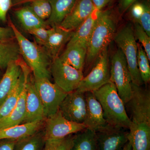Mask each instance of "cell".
I'll list each match as a JSON object with an SVG mask.
<instances>
[{
  "instance_id": "obj_31",
  "label": "cell",
  "mask_w": 150,
  "mask_h": 150,
  "mask_svg": "<svg viewBox=\"0 0 150 150\" xmlns=\"http://www.w3.org/2000/svg\"><path fill=\"white\" fill-rule=\"evenodd\" d=\"M51 31V27H39L31 30L28 33L34 36L35 42L40 46H44L48 40Z\"/></svg>"
},
{
  "instance_id": "obj_39",
  "label": "cell",
  "mask_w": 150,
  "mask_h": 150,
  "mask_svg": "<svg viewBox=\"0 0 150 150\" xmlns=\"http://www.w3.org/2000/svg\"><path fill=\"white\" fill-rule=\"evenodd\" d=\"M113 0H92L95 8L99 11L103 10Z\"/></svg>"
},
{
  "instance_id": "obj_16",
  "label": "cell",
  "mask_w": 150,
  "mask_h": 150,
  "mask_svg": "<svg viewBox=\"0 0 150 150\" xmlns=\"http://www.w3.org/2000/svg\"><path fill=\"white\" fill-rule=\"evenodd\" d=\"M74 31L67 30L60 25L51 27L48 40L42 47L52 61L59 56L62 48L72 37Z\"/></svg>"
},
{
  "instance_id": "obj_20",
  "label": "cell",
  "mask_w": 150,
  "mask_h": 150,
  "mask_svg": "<svg viewBox=\"0 0 150 150\" xmlns=\"http://www.w3.org/2000/svg\"><path fill=\"white\" fill-rule=\"evenodd\" d=\"M100 11L95 9L76 28L67 44L78 43L87 46L89 40L98 19Z\"/></svg>"
},
{
  "instance_id": "obj_12",
  "label": "cell",
  "mask_w": 150,
  "mask_h": 150,
  "mask_svg": "<svg viewBox=\"0 0 150 150\" xmlns=\"http://www.w3.org/2000/svg\"><path fill=\"white\" fill-rule=\"evenodd\" d=\"M110 126L96 132L99 150H123L129 142V131Z\"/></svg>"
},
{
  "instance_id": "obj_18",
  "label": "cell",
  "mask_w": 150,
  "mask_h": 150,
  "mask_svg": "<svg viewBox=\"0 0 150 150\" xmlns=\"http://www.w3.org/2000/svg\"><path fill=\"white\" fill-rule=\"evenodd\" d=\"M23 73L15 87L5 100L0 105V120L5 118L13 110L17 104L28 78L31 74V70L23 60H21Z\"/></svg>"
},
{
  "instance_id": "obj_10",
  "label": "cell",
  "mask_w": 150,
  "mask_h": 150,
  "mask_svg": "<svg viewBox=\"0 0 150 150\" xmlns=\"http://www.w3.org/2000/svg\"><path fill=\"white\" fill-rule=\"evenodd\" d=\"M86 129L83 123H75L65 118L59 110L46 118L43 130L45 139H62Z\"/></svg>"
},
{
  "instance_id": "obj_4",
  "label": "cell",
  "mask_w": 150,
  "mask_h": 150,
  "mask_svg": "<svg viewBox=\"0 0 150 150\" xmlns=\"http://www.w3.org/2000/svg\"><path fill=\"white\" fill-rule=\"evenodd\" d=\"M116 28V23L111 12L109 10L100 11L88 43L85 64L88 69L94 65L100 54L108 47L115 35Z\"/></svg>"
},
{
  "instance_id": "obj_8",
  "label": "cell",
  "mask_w": 150,
  "mask_h": 150,
  "mask_svg": "<svg viewBox=\"0 0 150 150\" xmlns=\"http://www.w3.org/2000/svg\"><path fill=\"white\" fill-rule=\"evenodd\" d=\"M50 72L54 83L67 93L76 90L84 76L83 71L65 63L59 56L52 60Z\"/></svg>"
},
{
  "instance_id": "obj_38",
  "label": "cell",
  "mask_w": 150,
  "mask_h": 150,
  "mask_svg": "<svg viewBox=\"0 0 150 150\" xmlns=\"http://www.w3.org/2000/svg\"><path fill=\"white\" fill-rule=\"evenodd\" d=\"M16 141L11 139L0 140V150H13Z\"/></svg>"
},
{
  "instance_id": "obj_37",
  "label": "cell",
  "mask_w": 150,
  "mask_h": 150,
  "mask_svg": "<svg viewBox=\"0 0 150 150\" xmlns=\"http://www.w3.org/2000/svg\"><path fill=\"white\" fill-rule=\"evenodd\" d=\"M138 0H118V9L119 13H124Z\"/></svg>"
},
{
  "instance_id": "obj_3",
  "label": "cell",
  "mask_w": 150,
  "mask_h": 150,
  "mask_svg": "<svg viewBox=\"0 0 150 150\" xmlns=\"http://www.w3.org/2000/svg\"><path fill=\"white\" fill-rule=\"evenodd\" d=\"M93 92L101 105L107 123L114 127L129 130L131 121L125 103L118 95L114 84L110 81Z\"/></svg>"
},
{
  "instance_id": "obj_1",
  "label": "cell",
  "mask_w": 150,
  "mask_h": 150,
  "mask_svg": "<svg viewBox=\"0 0 150 150\" xmlns=\"http://www.w3.org/2000/svg\"><path fill=\"white\" fill-rule=\"evenodd\" d=\"M128 104L131 114L129 141L133 150H150V91L132 83Z\"/></svg>"
},
{
  "instance_id": "obj_42",
  "label": "cell",
  "mask_w": 150,
  "mask_h": 150,
  "mask_svg": "<svg viewBox=\"0 0 150 150\" xmlns=\"http://www.w3.org/2000/svg\"><path fill=\"white\" fill-rule=\"evenodd\" d=\"M1 69H0V80H1V79L3 75L2 74L1 71Z\"/></svg>"
},
{
  "instance_id": "obj_19",
  "label": "cell",
  "mask_w": 150,
  "mask_h": 150,
  "mask_svg": "<svg viewBox=\"0 0 150 150\" xmlns=\"http://www.w3.org/2000/svg\"><path fill=\"white\" fill-rule=\"evenodd\" d=\"M44 121L45 120L22 123L0 129V140H18L32 135L43 129Z\"/></svg>"
},
{
  "instance_id": "obj_25",
  "label": "cell",
  "mask_w": 150,
  "mask_h": 150,
  "mask_svg": "<svg viewBox=\"0 0 150 150\" xmlns=\"http://www.w3.org/2000/svg\"><path fill=\"white\" fill-rule=\"evenodd\" d=\"M71 150H99L96 132L86 129L75 134Z\"/></svg>"
},
{
  "instance_id": "obj_35",
  "label": "cell",
  "mask_w": 150,
  "mask_h": 150,
  "mask_svg": "<svg viewBox=\"0 0 150 150\" xmlns=\"http://www.w3.org/2000/svg\"><path fill=\"white\" fill-rule=\"evenodd\" d=\"M40 8L45 15L46 19L50 17L52 11V8L49 0H36Z\"/></svg>"
},
{
  "instance_id": "obj_7",
  "label": "cell",
  "mask_w": 150,
  "mask_h": 150,
  "mask_svg": "<svg viewBox=\"0 0 150 150\" xmlns=\"http://www.w3.org/2000/svg\"><path fill=\"white\" fill-rule=\"evenodd\" d=\"M110 81L114 84L118 95L126 104L131 99L132 81L126 60L118 48L110 61Z\"/></svg>"
},
{
  "instance_id": "obj_22",
  "label": "cell",
  "mask_w": 150,
  "mask_h": 150,
  "mask_svg": "<svg viewBox=\"0 0 150 150\" xmlns=\"http://www.w3.org/2000/svg\"><path fill=\"white\" fill-rule=\"evenodd\" d=\"M14 13L21 27L26 32L37 28L51 27L47 21L43 20L37 16L28 5L18 9Z\"/></svg>"
},
{
  "instance_id": "obj_2",
  "label": "cell",
  "mask_w": 150,
  "mask_h": 150,
  "mask_svg": "<svg viewBox=\"0 0 150 150\" xmlns=\"http://www.w3.org/2000/svg\"><path fill=\"white\" fill-rule=\"evenodd\" d=\"M18 43L21 56L29 67L35 78H46L50 79L51 60L42 46L30 41L23 35L11 20L9 22Z\"/></svg>"
},
{
  "instance_id": "obj_36",
  "label": "cell",
  "mask_w": 150,
  "mask_h": 150,
  "mask_svg": "<svg viewBox=\"0 0 150 150\" xmlns=\"http://www.w3.org/2000/svg\"><path fill=\"white\" fill-rule=\"evenodd\" d=\"M29 2L30 4L28 6H29L33 12L40 18L42 19L43 20L46 21V16L37 1L36 0H32Z\"/></svg>"
},
{
  "instance_id": "obj_21",
  "label": "cell",
  "mask_w": 150,
  "mask_h": 150,
  "mask_svg": "<svg viewBox=\"0 0 150 150\" xmlns=\"http://www.w3.org/2000/svg\"><path fill=\"white\" fill-rule=\"evenodd\" d=\"M87 46L78 43L67 44V48L59 58L62 61L78 70L83 71Z\"/></svg>"
},
{
  "instance_id": "obj_26",
  "label": "cell",
  "mask_w": 150,
  "mask_h": 150,
  "mask_svg": "<svg viewBox=\"0 0 150 150\" xmlns=\"http://www.w3.org/2000/svg\"><path fill=\"white\" fill-rule=\"evenodd\" d=\"M21 58L18 43L16 39L7 42L0 41V69L5 70L8 65L13 61Z\"/></svg>"
},
{
  "instance_id": "obj_33",
  "label": "cell",
  "mask_w": 150,
  "mask_h": 150,
  "mask_svg": "<svg viewBox=\"0 0 150 150\" xmlns=\"http://www.w3.org/2000/svg\"><path fill=\"white\" fill-rule=\"evenodd\" d=\"M12 6V0H0V24L7 21L8 13Z\"/></svg>"
},
{
  "instance_id": "obj_14",
  "label": "cell",
  "mask_w": 150,
  "mask_h": 150,
  "mask_svg": "<svg viewBox=\"0 0 150 150\" xmlns=\"http://www.w3.org/2000/svg\"><path fill=\"white\" fill-rule=\"evenodd\" d=\"M25 88V114L22 123L45 120L46 117L43 104L34 85L33 76L32 77L30 74L28 79Z\"/></svg>"
},
{
  "instance_id": "obj_6",
  "label": "cell",
  "mask_w": 150,
  "mask_h": 150,
  "mask_svg": "<svg viewBox=\"0 0 150 150\" xmlns=\"http://www.w3.org/2000/svg\"><path fill=\"white\" fill-rule=\"evenodd\" d=\"M110 81V62L108 47L100 54L93 67L84 76L76 90L93 92Z\"/></svg>"
},
{
  "instance_id": "obj_28",
  "label": "cell",
  "mask_w": 150,
  "mask_h": 150,
  "mask_svg": "<svg viewBox=\"0 0 150 150\" xmlns=\"http://www.w3.org/2000/svg\"><path fill=\"white\" fill-rule=\"evenodd\" d=\"M137 64L139 71L144 83L148 84L150 81L149 60L139 43H137Z\"/></svg>"
},
{
  "instance_id": "obj_24",
  "label": "cell",
  "mask_w": 150,
  "mask_h": 150,
  "mask_svg": "<svg viewBox=\"0 0 150 150\" xmlns=\"http://www.w3.org/2000/svg\"><path fill=\"white\" fill-rule=\"evenodd\" d=\"M27 80L25 84L16 105L13 110L8 116L0 120V129H5L11 126L19 125L22 123L23 122L25 114V86Z\"/></svg>"
},
{
  "instance_id": "obj_34",
  "label": "cell",
  "mask_w": 150,
  "mask_h": 150,
  "mask_svg": "<svg viewBox=\"0 0 150 150\" xmlns=\"http://www.w3.org/2000/svg\"><path fill=\"white\" fill-rule=\"evenodd\" d=\"M15 39L14 33L11 26H0V41L7 42Z\"/></svg>"
},
{
  "instance_id": "obj_40",
  "label": "cell",
  "mask_w": 150,
  "mask_h": 150,
  "mask_svg": "<svg viewBox=\"0 0 150 150\" xmlns=\"http://www.w3.org/2000/svg\"><path fill=\"white\" fill-rule=\"evenodd\" d=\"M32 0H12L13 6L21 4L26 2H29Z\"/></svg>"
},
{
  "instance_id": "obj_27",
  "label": "cell",
  "mask_w": 150,
  "mask_h": 150,
  "mask_svg": "<svg viewBox=\"0 0 150 150\" xmlns=\"http://www.w3.org/2000/svg\"><path fill=\"white\" fill-rule=\"evenodd\" d=\"M45 141L43 129L32 135L16 140L13 150H43Z\"/></svg>"
},
{
  "instance_id": "obj_30",
  "label": "cell",
  "mask_w": 150,
  "mask_h": 150,
  "mask_svg": "<svg viewBox=\"0 0 150 150\" xmlns=\"http://www.w3.org/2000/svg\"><path fill=\"white\" fill-rule=\"evenodd\" d=\"M134 33L141 43L143 49L150 60V36L138 23H134Z\"/></svg>"
},
{
  "instance_id": "obj_15",
  "label": "cell",
  "mask_w": 150,
  "mask_h": 150,
  "mask_svg": "<svg viewBox=\"0 0 150 150\" xmlns=\"http://www.w3.org/2000/svg\"><path fill=\"white\" fill-rule=\"evenodd\" d=\"M95 9L92 0H76L71 12L60 26L67 30L74 31Z\"/></svg>"
},
{
  "instance_id": "obj_23",
  "label": "cell",
  "mask_w": 150,
  "mask_h": 150,
  "mask_svg": "<svg viewBox=\"0 0 150 150\" xmlns=\"http://www.w3.org/2000/svg\"><path fill=\"white\" fill-rule=\"evenodd\" d=\"M52 11L47 21L50 27L60 25L71 12L76 0H49Z\"/></svg>"
},
{
  "instance_id": "obj_41",
  "label": "cell",
  "mask_w": 150,
  "mask_h": 150,
  "mask_svg": "<svg viewBox=\"0 0 150 150\" xmlns=\"http://www.w3.org/2000/svg\"><path fill=\"white\" fill-rule=\"evenodd\" d=\"M123 150H133L131 143L129 141L126 144Z\"/></svg>"
},
{
  "instance_id": "obj_5",
  "label": "cell",
  "mask_w": 150,
  "mask_h": 150,
  "mask_svg": "<svg viewBox=\"0 0 150 150\" xmlns=\"http://www.w3.org/2000/svg\"><path fill=\"white\" fill-rule=\"evenodd\" d=\"M113 39L124 55L132 83L142 86L144 83L137 64V43L133 28L130 25L124 26L115 33Z\"/></svg>"
},
{
  "instance_id": "obj_11",
  "label": "cell",
  "mask_w": 150,
  "mask_h": 150,
  "mask_svg": "<svg viewBox=\"0 0 150 150\" xmlns=\"http://www.w3.org/2000/svg\"><path fill=\"white\" fill-rule=\"evenodd\" d=\"M59 110L67 120L83 123L86 111L85 93L76 90L67 93L61 103Z\"/></svg>"
},
{
  "instance_id": "obj_13",
  "label": "cell",
  "mask_w": 150,
  "mask_h": 150,
  "mask_svg": "<svg viewBox=\"0 0 150 150\" xmlns=\"http://www.w3.org/2000/svg\"><path fill=\"white\" fill-rule=\"evenodd\" d=\"M85 94L86 111L83 124L85 125L86 129L96 132L107 129L110 125L105 118L101 105L93 93L87 92L85 93Z\"/></svg>"
},
{
  "instance_id": "obj_9",
  "label": "cell",
  "mask_w": 150,
  "mask_h": 150,
  "mask_svg": "<svg viewBox=\"0 0 150 150\" xmlns=\"http://www.w3.org/2000/svg\"><path fill=\"white\" fill-rule=\"evenodd\" d=\"M34 78L36 91L43 104L46 118L56 113L67 93L46 78Z\"/></svg>"
},
{
  "instance_id": "obj_17",
  "label": "cell",
  "mask_w": 150,
  "mask_h": 150,
  "mask_svg": "<svg viewBox=\"0 0 150 150\" xmlns=\"http://www.w3.org/2000/svg\"><path fill=\"white\" fill-rule=\"evenodd\" d=\"M21 60L9 63L0 80V105L13 90L22 74Z\"/></svg>"
},
{
  "instance_id": "obj_29",
  "label": "cell",
  "mask_w": 150,
  "mask_h": 150,
  "mask_svg": "<svg viewBox=\"0 0 150 150\" xmlns=\"http://www.w3.org/2000/svg\"><path fill=\"white\" fill-rule=\"evenodd\" d=\"M74 134L62 139L46 140L43 150H71L74 144Z\"/></svg>"
},
{
  "instance_id": "obj_32",
  "label": "cell",
  "mask_w": 150,
  "mask_h": 150,
  "mask_svg": "<svg viewBox=\"0 0 150 150\" xmlns=\"http://www.w3.org/2000/svg\"><path fill=\"white\" fill-rule=\"evenodd\" d=\"M138 23L150 36V8L149 3L146 2L144 9Z\"/></svg>"
}]
</instances>
